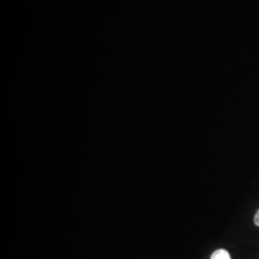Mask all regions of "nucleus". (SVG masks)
Segmentation results:
<instances>
[{
    "instance_id": "obj_1",
    "label": "nucleus",
    "mask_w": 259,
    "mask_h": 259,
    "mask_svg": "<svg viewBox=\"0 0 259 259\" xmlns=\"http://www.w3.org/2000/svg\"><path fill=\"white\" fill-rule=\"evenodd\" d=\"M210 259H232V257L228 250L220 249V250H215L213 252Z\"/></svg>"
},
{
    "instance_id": "obj_2",
    "label": "nucleus",
    "mask_w": 259,
    "mask_h": 259,
    "mask_svg": "<svg viewBox=\"0 0 259 259\" xmlns=\"http://www.w3.org/2000/svg\"><path fill=\"white\" fill-rule=\"evenodd\" d=\"M254 224L259 227V209L257 210V212L255 213V216H254Z\"/></svg>"
}]
</instances>
